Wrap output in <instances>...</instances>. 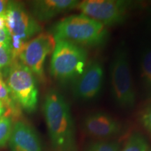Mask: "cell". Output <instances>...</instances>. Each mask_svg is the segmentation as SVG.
<instances>
[{
  "mask_svg": "<svg viewBox=\"0 0 151 151\" xmlns=\"http://www.w3.org/2000/svg\"><path fill=\"white\" fill-rule=\"evenodd\" d=\"M43 112L52 146L57 151H76L75 124L70 107L55 89L47 92Z\"/></svg>",
  "mask_w": 151,
  "mask_h": 151,
  "instance_id": "obj_1",
  "label": "cell"
},
{
  "mask_svg": "<svg viewBox=\"0 0 151 151\" xmlns=\"http://www.w3.org/2000/svg\"><path fill=\"white\" fill-rule=\"evenodd\" d=\"M50 33L55 41L66 40L83 48L102 46L109 37L107 27L83 14L71 15L57 22Z\"/></svg>",
  "mask_w": 151,
  "mask_h": 151,
  "instance_id": "obj_2",
  "label": "cell"
},
{
  "mask_svg": "<svg viewBox=\"0 0 151 151\" xmlns=\"http://www.w3.org/2000/svg\"><path fill=\"white\" fill-rule=\"evenodd\" d=\"M88 57L83 47L66 40H57L50 60V75L61 83H72L83 73Z\"/></svg>",
  "mask_w": 151,
  "mask_h": 151,
  "instance_id": "obj_3",
  "label": "cell"
},
{
  "mask_svg": "<svg viewBox=\"0 0 151 151\" xmlns=\"http://www.w3.org/2000/svg\"><path fill=\"white\" fill-rule=\"evenodd\" d=\"M111 95L120 108H133L136 93L130 69L127 49L124 43L119 45L113 52L110 65Z\"/></svg>",
  "mask_w": 151,
  "mask_h": 151,
  "instance_id": "obj_4",
  "label": "cell"
},
{
  "mask_svg": "<svg viewBox=\"0 0 151 151\" xmlns=\"http://www.w3.org/2000/svg\"><path fill=\"white\" fill-rule=\"evenodd\" d=\"M5 75L6 83L21 110L27 113L35 112L39 101V90L34 73L17 59Z\"/></svg>",
  "mask_w": 151,
  "mask_h": 151,
  "instance_id": "obj_5",
  "label": "cell"
},
{
  "mask_svg": "<svg viewBox=\"0 0 151 151\" xmlns=\"http://www.w3.org/2000/svg\"><path fill=\"white\" fill-rule=\"evenodd\" d=\"M5 17L6 28L11 39V52L14 59L17 60L24 45L42 32V27L20 2L10 1Z\"/></svg>",
  "mask_w": 151,
  "mask_h": 151,
  "instance_id": "obj_6",
  "label": "cell"
},
{
  "mask_svg": "<svg viewBox=\"0 0 151 151\" xmlns=\"http://www.w3.org/2000/svg\"><path fill=\"white\" fill-rule=\"evenodd\" d=\"M55 40L50 32H41L28 41L20 52L18 60L41 82L45 81L44 65L48 55L53 52Z\"/></svg>",
  "mask_w": 151,
  "mask_h": 151,
  "instance_id": "obj_7",
  "label": "cell"
},
{
  "mask_svg": "<svg viewBox=\"0 0 151 151\" xmlns=\"http://www.w3.org/2000/svg\"><path fill=\"white\" fill-rule=\"evenodd\" d=\"M131 2L120 0H86L76 8L106 27L120 24L127 18Z\"/></svg>",
  "mask_w": 151,
  "mask_h": 151,
  "instance_id": "obj_8",
  "label": "cell"
},
{
  "mask_svg": "<svg viewBox=\"0 0 151 151\" xmlns=\"http://www.w3.org/2000/svg\"><path fill=\"white\" fill-rule=\"evenodd\" d=\"M104 68L97 60L88 62L83 73L72 83L73 98L80 101H88L98 97L102 88Z\"/></svg>",
  "mask_w": 151,
  "mask_h": 151,
  "instance_id": "obj_9",
  "label": "cell"
},
{
  "mask_svg": "<svg viewBox=\"0 0 151 151\" xmlns=\"http://www.w3.org/2000/svg\"><path fill=\"white\" fill-rule=\"evenodd\" d=\"M82 127L87 135L99 140L118 134L122 129L120 122L102 111L87 115L83 120Z\"/></svg>",
  "mask_w": 151,
  "mask_h": 151,
  "instance_id": "obj_10",
  "label": "cell"
},
{
  "mask_svg": "<svg viewBox=\"0 0 151 151\" xmlns=\"http://www.w3.org/2000/svg\"><path fill=\"white\" fill-rule=\"evenodd\" d=\"M9 144L11 151H43L37 132L22 120H17L14 123Z\"/></svg>",
  "mask_w": 151,
  "mask_h": 151,
  "instance_id": "obj_11",
  "label": "cell"
},
{
  "mask_svg": "<svg viewBox=\"0 0 151 151\" xmlns=\"http://www.w3.org/2000/svg\"><path fill=\"white\" fill-rule=\"evenodd\" d=\"M78 0H37L30 3L32 15L39 22H46L58 15L76 9Z\"/></svg>",
  "mask_w": 151,
  "mask_h": 151,
  "instance_id": "obj_12",
  "label": "cell"
},
{
  "mask_svg": "<svg viewBox=\"0 0 151 151\" xmlns=\"http://www.w3.org/2000/svg\"><path fill=\"white\" fill-rule=\"evenodd\" d=\"M141 83L146 93L151 96V46L144 47L139 58Z\"/></svg>",
  "mask_w": 151,
  "mask_h": 151,
  "instance_id": "obj_13",
  "label": "cell"
},
{
  "mask_svg": "<svg viewBox=\"0 0 151 151\" xmlns=\"http://www.w3.org/2000/svg\"><path fill=\"white\" fill-rule=\"evenodd\" d=\"M0 101L6 106L11 115L15 118H18L20 116L21 109L13 98L2 76H0Z\"/></svg>",
  "mask_w": 151,
  "mask_h": 151,
  "instance_id": "obj_14",
  "label": "cell"
},
{
  "mask_svg": "<svg viewBox=\"0 0 151 151\" xmlns=\"http://www.w3.org/2000/svg\"><path fill=\"white\" fill-rule=\"evenodd\" d=\"M148 143L146 138L141 134L135 132L130 136L125 146L120 151H147Z\"/></svg>",
  "mask_w": 151,
  "mask_h": 151,
  "instance_id": "obj_15",
  "label": "cell"
},
{
  "mask_svg": "<svg viewBox=\"0 0 151 151\" xmlns=\"http://www.w3.org/2000/svg\"><path fill=\"white\" fill-rule=\"evenodd\" d=\"M120 144L117 141L97 140L90 143L85 151H120Z\"/></svg>",
  "mask_w": 151,
  "mask_h": 151,
  "instance_id": "obj_16",
  "label": "cell"
},
{
  "mask_svg": "<svg viewBox=\"0 0 151 151\" xmlns=\"http://www.w3.org/2000/svg\"><path fill=\"white\" fill-rule=\"evenodd\" d=\"M13 125L14 122L10 116H4L0 118V148L9 143Z\"/></svg>",
  "mask_w": 151,
  "mask_h": 151,
  "instance_id": "obj_17",
  "label": "cell"
},
{
  "mask_svg": "<svg viewBox=\"0 0 151 151\" xmlns=\"http://www.w3.org/2000/svg\"><path fill=\"white\" fill-rule=\"evenodd\" d=\"M15 60L10 49L0 45V71L3 76L6 73Z\"/></svg>",
  "mask_w": 151,
  "mask_h": 151,
  "instance_id": "obj_18",
  "label": "cell"
},
{
  "mask_svg": "<svg viewBox=\"0 0 151 151\" xmlns=\"http://www.w3.org/2000/svg\"><path fill=\"white\" fill-rule=\"evenodd\" d=\"M0 45L11 50V39L7 29L0 30Z\"/></svg>",
  "mask_w": 151,
  "mask_h": 151,
  "instance_id": "obj_19",
  "label": "cell"
},
{
  "mask_svg": "<svg viewBox=\"0 0 151 151\" xmlns=\"http://www.w3.org/2000/svg\"><path fill=\"white\" fill-rule=\"evenodd\" d=\"M141 121L146 129L151 132V104L149 105L143 111L141 116Z\"/></svg>",
  "mask_w": 151,
  "mask_h": 151,
  "instance_id": "obj_20",
  "label": "cell"
},
{
  "mask_svg": "<svg viewBox=\"0 0 151 151\" xmlns=\"http://www.w3.org/2000/svg\"><path fill=\"white\" fill-rule=\"evenodd\" d=\"M10 1H5V0H0V15L5 14L6 11L8 8Z\"/></svg>",
  "mask_w": 151,
  "mask_h": 151,
  "instance_id": "obj_21",
  "label": "cell"
},
{
  "mask_svg": "<svg viewBox=\"0 0 151 151\" xmlns=\"http://www.w3.org/2000/svg\"><path fill=\"white\" fill-rule=\"evenodd\" d=\"M7 29L5 14L0 15V30Z\"/></svg>",
  "mask_w": 151,
  "mask_h": 151,
  "instance_id": "obj_22",
  "label": "cell"
},
{
  "mask_svg": "<svg viewBox=\"0 0 151 151\" xmlns=\"http://www.w3.org/2000/svg\"><path fill=\"white\" fill-rule=\"evenodd\" d=\"M7 111H9L6 107V106L0 101V118H1V117L6 116L5 113H6Z\"/></svg>",
  "mask_w": 151,
  "mask_h": 151,
  "instance_id": "obj_23",
  "label": "cell"
},
{
  "mask_svg": "<svg viewBox=\"0 0 151 151\" xmlns=\"http://www.w3.org/2000/svg\"><path fill=\"white\" fill-rule=\"evenodd\" d=\"M150 26H151V17H150Z\"/></svg>",
  "mask_w": 151,
  "mask_h": 151,
  "instance_id": "obj_24",
  "label": "cell"
},
{
  "mask_svg": "<svg viewBox=\"0 0 151 151\" xmlns=\"http://www.w3.org/2000/svg\"><path fill=\"white\" fill-rule=\"evenodd\" d=\"M0 76H3V75H2V74H1V71H0Z\"/></svg>",
  "mask_w": 151,
  "mask_h": 151,
  "instance_id": "obj_25",
  "label": "cell"
},
{
  "mask_svg": "<svg viewBox=\"0 0 151 151\" xmlns=\"http://www.w3.org/2000/svg\"><path fill=\"white\" fill-rule=\"evenodd\" d=\"M147 151H151V150H150V149H148V150H147Z\"/></svg>",
  "mask_w": 151,
  "mask_h": 151,
  "instance_id": "obj_26",
  "label": "cell"
}]
</instances>
